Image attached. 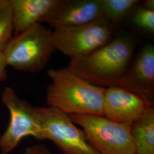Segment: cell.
<instances>
[{
    "instance_id": "cell-8",
    "label": "cell",
    "mask_w": 154,
    "mask_h": 154,
    "mask_svg": "<svg viewBox=\"0 0 154 154\" xmlns=\"http://www.w3.org/2000/svg\"><path fill=\"white\" fill-rule=\"evenodd\" d=\"M105 18L101 0H58L41 20L52 28L76 26Z\"/></svg>"
},
{
    "instance_id": "cell-2",
    "label": "cell",
    "mask_w": 154,
    "mask_h": 154,
    "mask_svg": "<svg viewBox=\"0 0 154 154\" xmlns=\"http://www.w3.org/2000/svg\"><path fill=\"white\" fill-rule=\"evenodd\" d=\"M133 51L130 39L118 37L88 55L70 59L67 67L95 86H115L128 69Z\"/></svg>"
},
{
    "instance_id": "cell-17",
    "label": "cell",
    "mask_w": 154,
    "mask_h": 154,
    "mask_svg": "<svg viewBox=\"0 0 154 154\" xmlns=\"http://www.w3.org/2000/svg\"><path fill=\"white\" fill-rule=\"evenodd\" d=\"M4 57L2 53H0V82L2 81H4L6 77V67Z\"/></svg>"
},
{
    "instance_id": "cell-14",
    "label": "cell",
    "mask_w": 154,
    "mask_h": 154,
    "mask_svg": "<svg viewBox=\"0 0 154 154\" xmlns=\"http://www.w3.org/2000/svg\"><path fill=\"white\" fill-rule=\"evenodd\" d=\"M14 32L11 3L0 11V53L12 38Z\"/></svg>"
},
{
    "instance_id": "cell-12",
    "label": "cell",
    "mask_w": 154,
    "mask_h": 154,
    "mask_svg": "<svg viewBox=\"0 0 154 154\" xmlns=\"http://www.w3.org/2000/svg\"><path fill=\"white\" fill-rule=\"evenodd\" d=\"M130 134L136 154H154V108L150 106L132 122Z\"/></svg>"
},
{
    "instance_id": "cell-19",
    "label": "cell",
    "mask_w": 154,
    "mask_h": 154,
    "mask_svg": "<svg viewBox=\"0 0 154 154\" xmlns=\"http://www.w3.org/2000/svg\"><path fill=\"white\" fill-rule=\"evenodd\" d=\"M10 4V0H0V11Z\"/></svg>"
},
{
    "instance_id": "cell-1",
    "label": "cell",
    "mask_w": 154,
    "mask_h": 154,
    "mask_svg": "<svg viewBox=\"0 0 154 154\" xmlns=\"http://www.w3.org/2000/svg\"><path fill=\"white\" fill-rule=\"evenodd\" d=\"M52 82L46 92V105L67 115L103 116L105 88L93 85L67 67L50 69Z\"/></svg>"
},
{
    "instance_id": "cell-18",
    "label": "cell",
    "mask_w": 154,
    "mask_h": 154,
    "mask_svg": "<svg viewBox=\"0 0 154 154\" xmlns=\"http://www.w3.org/2000/svg\"><path fill=\"white\" fill-rule=\"evenodd\" d=\"M144 7L154 11V0H147L144 2Z\"/></svg>"
},
{
    "instance_id": "cell-7",
    "label": "cell",
    "mask_w": 154,
    "mask_h": 154,
    "mask_svg": "<svg viewBox=\"0 0 154 154\" xmlns=\"http://www.w3.org/2000/svg\"><path fill=\"white\" fill-rule=\"evenodd\" d=\"M44 140H51L63 154H99L69 115L52 107H37Z\"/></svg>"
},
{
    "instance_id": "cell-6",
    "label": "cell",
    "mask_w": 154,
    "mask_h": 154,
    "mask_svg": "<svg viewBox=\"0 0 154 154\" xmlns=\"http://www.w3.org/2000/svg\"><path fill=\"white\" fill-rule=\"evenodd\" d=\"M1 98L10 113L9 124L0 137L2 154H9L25 137L44 140L37 107L18 97L11 87L4 88Z\"/></svg>"
},
{
    "instance_id": "cell-3",
    "label": "cell",
    "mask_w": 154,
    "mask_h": 154,
    "mask_svg": "<svg viewBox=\"0 0 154 154\" xmlns=\"http://www.w3.org/2000/svg\"><path fill=\"white\" fill-rule=\"evenodd\" d=\"M51 32L39 23L12 37L2 52L6 66L22 72L43 70L56 50Z\"/></svg>"
},
{
    "instance_id": "cell-13",
    "label": "cell",
    "mask_w": 154,
    "mask_h": 154,
    "mask_svg": "<svg viewBox=\"0 0 154 154\" xmlns=\"http://www.w3.org/2000/svg\"><path fill=\"white\" fill-rule=\"evenodd\" d=\"M139 0H101L105 19L111 24L118 23L140 3Z\"/></svg>"
},
{
    "instance_id": "cell-5",
    "label": "cell",
    "mask_w": 154,
    "mask_h": 154,
    "mask_svg": "<svg viewBox=\"0 0 154 154\" xmlns=\"http://www.w3.org/2000/svg\"><path fill=\"white\" fill-rule=\"evenodd\" d=\"M70 116L82 128L88 143L99 154H136L130 126L111 121L103 116Z\"/></svg>"
},
{
    "instance_id": "cell-4",
    "label": "cell",
    "mask_w": 154,
    "mask_h": 154,
    "mask_svg": "<svg viewBox=\"0 0 154 154\" xmlns=\"http://www.w3.org/2000/svg\"><path fill=\"white\" fill-rule=\"evenodd\" d=\"M114 26L105 18L76 26L54 29L51 41L58 50L70 59L88 55L113 39Z\"/></svg>"
},
{
    "instance_id": "cell-15",
    "label": "cell",
    "mask_w": 154,
    "mask_h": 154,
    "mask_svg": "<svg viewBox=\"0 0 154 154\" xmlns=\"http://www.w3.org/2000/svg\"><path fill=\"white\" fill-rule=\"evenodd\" d=\"M132 22L139 28L149 33L154 32V11L144 7L139 9L134 13Z\"/></svg>"
},
{
    "instance_id": "cell-11",
    "label": "cell",
    "mask_w": 154,
    "mask_h": 154,
    "mask_svg": "<svg viewBox=\"0 0 154 154\" xmlns=\"http://www.w3.org/2000/svg\"><path fill=\"white\" fill-rule=\"evenodd\" d=\"M58 0H10L15 35L40 23Z\"/></svg>"
},
{
    "instance_id": "cell-9",
    "label": "cell",
    "mask_w": 154,
    "mask_h": 154,
    "mask_svg": "<svg viewBox=\"0 0 154 154\" xmlns=\"http://www.w3.org/2000/svg\"><path fill=\"white\" fill-rule=\"evenodd\" d=\"M150 106L152 103L139 94L116 86L105 88L103 116L111 121L131 126Z\"/></svg>"
},
{
    "instance_id": "cell-16",
    "label": "cell",
    "mask_w": 154,
    "mask_h": 154,
    "mask_svg": "<svg viewBox=\"0 0 154 154\" xmlns=\"http://www.w3.org/2000/svg\"><path fill=\"white\" fill-rule=\"evenodd\" d=\"M23 154H53L44 144H34L26 149Z\"/></svg>"
},
{
    "instance_id": "cell-10",
    "label": "cell",
    "mask_w": 154,
    "mask_h": 154,
    "mask_svg": "<svg viewBox=\"0 0 154 154\" xmlns=\"http://www.w3.org/2000/svg\"><path fill=\"white\" fill-rule=\"evenodd\" d=\"M116 87L138 94L152 102L154 94V46L146 45Z\"/></svg>"
}]
</instances>
